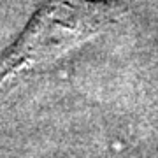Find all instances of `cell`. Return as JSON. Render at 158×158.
<instances>
[{
  "label": "cell",
  "instance_id": "obj_1",
  "mask_svg": "<svg viewBox=\"0 0 158 158\" xmlns=\"http://www.w3.org/2000/svg\"><path fill=\"white\" fill-rule=\"evenodd\" d=\"M119 12L116 0H46L21 39L0 55V85L21 69L49 62L93 37Z\"/></svg>",
  "mask_w": 158,
  "mask_h": 158
}]
</instances>
